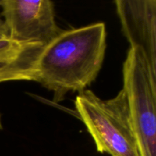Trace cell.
<instances>
[{
  "instance_id": "4",
  "label": "cell",
  "mask_w": 156,
  "mask_h": 156,
  "mask_svg": "<svg viewBox=\"0 0 156 156\" xmlns=\"http://www.w3.org/2000/svg\"><path fill=\"white\" fill-rule=\"evenodd\" d=\"M0 8L12 41L45 47L63 30L56 24L54 5L50 0H2Z\"/></svg>"
},
{
  "instance_id": "5",
  "label": "cell",
  "mask_w": 156,
  "mask_h": 156,
  "mask_svg": "<svg viewBox=\"0 0 156 156\" xmlns=\"http://www.w3.org/2000/svg\"><path fill=\"white\" fill-rule=\"evenodd\" d=\"M114 4L130 48L143 54L156 77V1L117 0Z\"/></svg>"
},
{
  "instance_id": "7",
  "label": "cell",
  "mask_w": 156,
  "mask_h": 156,
  "mask_svg": "<svg viewBox=\"0 0 156 156\" xmlns=\"http://www.w3.org/2000/svg\"><path fill=\"white\" fill-rule=\"evenodd\" d=\"M9 34L7 27H6L2 18H0V40L9 39Z\"/></svg>"
},
{
  "instance_id": "6",
  "label": "cell",
  "mask_w": 156,
  "mask_h": 156,
  "mask_svg": "<svg viewBox=\"0 0 156 156\" xmlns=\"http://www.w3.org/2000/svg\"><path fill=\"white\" fill-rule=\"evenodd\" d=\"M44 47L37 43L0 40V83L35 81L37 62Z\"/></svg>"
},
{
  "instance_id": "8",
  "label": "cell",
  "mask_w": 156,
  "mask_h": 156,
  "mask_svg": "<svg viewBox=\"0 0 156 156\" xmlns=\"http://www.w3.org/2000/svg\"><path fill=\"white\" fill-rule=\"evenodd\" d=\"M2 129V121H1V115H0V129Z\"/></svg>"
},
{
  "instance_id": "3",
  "label": "cell",
  "mask_w": 156,
  "mask_h": 156,
  "mask_svg": "<svg viewBox=\"0 0 156 156\" xmlns=\"http://www.w3.org/2000/svg\"><path fill=\"white\" fill-rule=\"evenodd\" d=\"M123 78L140 156H156V77L139 50L129 48Z\"/></svg>"
},
{
  "instance_id": "1",
  "label": "cell",
  "mask_w": 156,
  "mask_h": 156,
  "mask_svg": "<svg viewBox=\"0 0 156 156\" xmlns=\"http://www.w3.org/2000/svg\"><path fill=\"white\" fill-rule=\"evenodd\" d=\"M105 23L62 30L41 51L34 82L60 101L69 92L84 91L97 78L105 59Z\"/></svg>"
},
{
  "instance_id": "2",
  "label": "cell",
  "mask_w": 156,
  "mask_h": 156,
  "mask_svg": "<svg viewBox=\"0 0 156 156\" xmlns=\"http://www.w3.org/2000/svg\"><path fill=\"white\" fill-rule=\"evenodd\" d=\"M75 107L98 152L111 156H140L123 88L108 100H102L91 90H84L76 96Z\"/></svg>"
}]
</instances>
